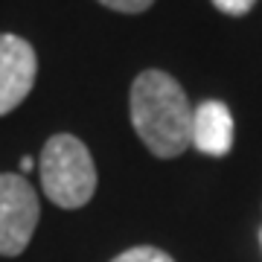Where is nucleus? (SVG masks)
Listing matches in <instances>:
<instances>
[{"instance_id":"obj_5","label":"nucleus","mask_w":262,"mask_h":262,"mask_svg":"<svg viewBox=\"0 0 262 262\" xmlns=\"http://www.w3.org/2000/svg\"><path fill=\"white\" fill-rule=\"evenodd\" d=\"M192 146L207 158H225L233 146V117L225 102L207 99L192 111Z\"/></svg>"},{"instance_id":"obj_1","label":"nucleus","mask_w":262,"mask_h":262,"mask_svg":"<svg viewBox=\"0 0 262 262\" xmlns=\"http://www.w3.org/2000/svg\"><path fill=\"white\" fill-rule=\"evenodd\" d=\"M131 125L143 146L160 160L178 158L192 146V105L184 88L163 70H143L128 96Z\"/></svg>"},{"instance_id":"obj_4","label":"nucleus","mask_w":262,"mask_h":262,"mask_svg":"<svg viewBox=\"0 0 262 262\" xmlns=\"http://www.w3.org/2000/svg\"><path fill=\"white\" fill-rule=\"evenodd\" d=\"M38 76V56L20 35L0 32V117H6L29 96Z\"/></svg>"},{"instance_id":"obj_7","label":"nucleus","mask_w":262,"mask_h":262,"mask_svg":"<svg viewBox=\"0 0 262 262\" xmlns=\"http://www.w3.org/2000/svg\"><path fill=\"white\" fill-rule=\"evenodd\" d=\"M105 9H114V12H125V15H140L146 12L155 3V0H99Z\"/></svg>"},{"instance_id":"obj_2","label":"nucleus","mask_w":262,"mask_h":262,"mask_svg":"<svg viewBox=\"0 0 262 262\" xmlns=\"http://www.w3.org/2000/svg\"><path fill=\"white\" fill-rule=\"evenodd\" d=\"M41 189L61 210H79L96 192V163L91 149L73 134H53L38 158Z\"/></svg>"},{"instance_id":"obj_9","label":"nucleus","mask_w":262,"mask_h":262,"mask_svg":"<svg viewBox=\"0 0 262 262\" xmlns=\"http://www.w3.org/2000/svg\"><path fill=\"white\" fill-rule=\"evenodd\" d=\"M29 169H32V158H20V175L29 172Z\"/></svg>"},{"instance_id":"obj_3","label":"nucleus","mask_w":262,"mask_h":262,"mask_svg":"<svg viewBox=\"0 0 262 262\" xmlns=\"http://www.w3.org/2000/svg\"><path fill=\"white\" fill-rule=\"evenodd\" d=\"M41 219L35 187L24 175H0V256H20Z\"/></svg>"},{"instance_id":"obj_8","label":"nucleus","mask_w":262,"mask_h":262,"mask_svg":"<svg viewBox=\"0 0 262 262\" xmlns=\"http://www.w3.org/2000/svg\"><path fill=\"white\" fill-rule=\"evenodd\" d=\"M253 3L256 0H213V6L222 15H230V18H242V15H248V12L253 9Z\"/></svg>"},{"instance_id":"obj_6","label":"nucleus","mask_w":262,"mask_h":262,"mask_svg":"<svg viewBox=\"0 0 262 262\" xmlns=\"http://www.w3.org/2000/svg\"><path fill=\"white\" fill-rule=\"evenodd\" d=\"M111 262H175L166 251L160 248H151V245H137V248H128V251L117 253Z\"/></svg>"}]
</instances>
